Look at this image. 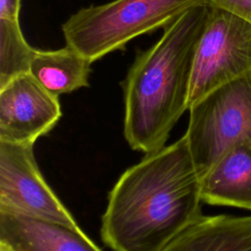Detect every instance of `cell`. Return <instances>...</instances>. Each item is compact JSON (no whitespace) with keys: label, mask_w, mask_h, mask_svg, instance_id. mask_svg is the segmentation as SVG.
<instances>
[{"label":"cell","mask_w":251,"mask_h":251,"mask_svg":"<svg viewBox=\"0 0 251 251\" xmlns=\"http://www.w3.org/2000/svg\"><path fill=\"white\" fill-rule=\"evenodd\" d=\"M93 62L73 47L57 50H37L29 67V74L56 96L71 93L89 85Z\"/></svg>","instance_id":"obj_11"},{"label":"cell","mask_w":251,"mask_h":251,"mask_svg":"<svg viewBox=\"0 0 251 251\" xmlns=\"http://www.w3.org/2000/svg\"><path fill=\"white\" fill-rule=\"evenodd\" d=\"M0 251H5V250H3V249H0Z\"/></svg>","instance_id":"obj_15"},{"label":"cell","mask_w":251,"mask_h":251,"mask_svg":"<svg viewBox=\"0 0 251 251\" xmlns=\"http://www.w3.org/2000/svg\"><path fill=\"white\" fill-rule=\"evenodd\" d=\"M36 51L24 37L19 20L0 19V87L29 73Z\"/></svg>","instance_id":"obj_12"},{"label":"cell","mask_w":251,"mask_h":251,"mask_svg":"<svg viewBox=\"0 0 251 251\" xmlns=\"http://www.w3.org/2000/svg\"><path fill=\"white\" fill-rule=\"evenodd\" d=\"M209 4L228 11L251 24V0H207Z\"/></svg>","instance_id":"obj_13"},{"label":"cell","mask_w":251,"mask_h":251,"mask_svg":"<svg viewBox=\"0 0 251 251\" xmlns=\"http://www.w3.org/2000/svg\"><path fill=\"white\" fill-rule=\"evenodd\" d=\"M248 74L251 24L211 5L193 56L188 109L212 90Z\"/></svg>","instance_id":"obj_5"},{"label":"cell","mask_w":251,"mask_h":251,"mask_svg":"<svg viewBox=\"0 0 251 251\" xmlns=\"http://www.w3.org/2000/svg\"><path fill=\"white\" fill-rule=\"evenodd\" d=\"M202 201L251 211V146L227 150L201 179Z\"/></svg>","instance_id":"obj_9"},{"label":"cell","mask_w":251,"mask_h":251,"mask_svg":"<svg viewBox=\"0 0 251 251\" xmlns=\"http://www.w3.org/2000/svg\"><path fill=\"white\" fill-rule=\"evenodd\" d=\"M201 177L188 142L146 154L111 189L101 237L113 251H162L202 217Z\"/></svg>","instance_id":"obj_1"},{"label":"cell","mask_w":251,"mask_h":251,"mask_svg":"<svg viewBox=\"0 0 251 251\" xmlns=\"http://www.w3.org/2000/svg\"><path fill=\"white\" fill-rule=\"evenodd\" d=\"M204 0H113L83 7L62 25L69 45L94 62L135 37L164 28Z\"/></svg>","instance_id":"obj_3"},{"label":"cell","mask_w":251,"mask_h":251,"mask_svg":"<svg viewBox=\"0 0 251 251\" xmlns=\"http://www.w3.org/2000/svg\"><path fill=\"white\" fill-rule=\"evenodd\" d=\"M184 133L202 177L233 146H251V74L226 82L192 104Z\"/></svg>","instance_id":"obj_4"},{"label":"cell","mask_w":251,"mask_h":251,"mask_svg":"<svg viewBox=\"0 0 251 251\" xmlns=\"http://www.w3.org/2000/svg\"><path fill=\"white\" fill-rule=\"evenodd\" d=\"M162 251H251V216H202Z\"/></svg>","instance_id":"obj_10"},{"label":"cell","mask_w":251,"mask_h":251,"mask_svg":"<svg viewBox=\"0 0 251 251\" xmlns=\"http://www.w3.org/2000/svg\"><path fill=\"white\" fill-rule=\"evenodd\" d=\"M22 0H0V19L19 20Z\"/></svg>","instance_id":"obj_14"},{"label":"cell","mask_w":251,"mask_h":251,"mask_svg":"<svg viewBox=\"0 0 251 251\" xmlns=\"http://www.w3.org/2000/svg\"><path fill=\"white\" fill-rule=\"evenodd\" d=\"M62 117L59 97L29 73L0 87V141L34 144Z\"/></svg>","instance_id":"obj_7"},{"label":"cell","mask_w":251,"mask_h":251,"mask_svg":"<svg viewBox=\"0 0 251 251\" xmlns=\"http://www.w3.org/2000/svg\"><path fill=\"white\" fill-rule=\"evenodd\" d=\"M0 210L80 227L44 179L33 144L0 141Z\"/></svg>","instance_id":"obj_6"},{"label":"cell","mask_w":251,"mask_h":251,"mask_svg":"<svg viewBox=\"0 0 251 251\" xmlns=\"http://www.w3.org/2000/svg\"><path fill=\"white\" fill-rule=\"evenodd\" d=\"M0 249L102 251L80 227L0 210Z\"/></svg>","instance_id":"obj_8"},{"label":"cell","mask_w":251,"mask_h":251,"mask_svg":"<svg viewBox=\"0 0 251 251\" xmlns=\"http://www.w3.org/2000/svg\"><path fill=\"white\" fill-rule=\"evenodd\" d=\"M210 8L207 0L192 6L135 55L122 82L124 135L131 149L145 155L162 149L188 110L193 56Z\"/></svg>","instance_id":"obj_2"}]
</instances>
